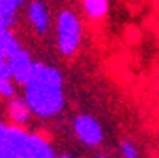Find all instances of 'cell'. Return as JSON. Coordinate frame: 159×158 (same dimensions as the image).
Segmentation results:
<instances>
[{
  "mask_svg": "<svg viewBox=\"0 0 159 158\" xmlns=\"http://www.w3.org/2000/svg\"><path fill=\"white\" fill-rule=\"evenodd\" d=\"M27 147H29V158H55L49 143L38 133H29Z\"/></svg>",
  "mask_w": 159,
  "mask_h": 158,
  "instance_id": "52a82bcc",
  "label": "cell"
},
{
  "mask_svg": "<svg viewBox=\"0 0 159 158\" xmlns=\"http://www.w3.org/2000/svg\"><path fill=\"white\" fill-rule=\"evenodd\" d=\"M119 151H121V156H123V158H138V149H136V145L131 143V141H121Z\"/></svg>",
  "mask_w": 159,
  "mask_h": 158,
  "instance_id": "30bf717a",
  "label": "cell"
},
{
  "mask_svg": "<svg viewBox=\"0 0 159 158\" xmlns=\"http://www.w3.org/2000/svg\"><path fill=\"white\" fill-rule=\"evenodd\" d=\"M82 6H84V12L87 17L98 21V19L106 17L108 8H110V0H82Z\"/></svg>",
  "mask_w": 159,
  "mask_h": 158,
  "instance_id": "9c48e42d",
  "label": "cell"
},
{
  "mask_svg": "<svg viewBox=\"0 0 159 158\" xmlns=\"http://www.w3.org/2000/svg\"><path fill=\"white\" fill-rule=\"evenodd\" d=\"M23 86H25V103L30 109V112L42 118H49L63 109L65 105L63 76L57 69L42 63H34Z\"/></svg>",
  "mask_w": 159,
  "mask_h": 158,
  "instance_id": "6da1fadb",
  "label": "cell"
},
{
  "mask_svg": "<svg viewBox=\"0 0 159 158\" xmlns=\"http://www.w3.org/2000/svg\"><path fill=\"white\" fill-rule=\"evenodd\" d=\"M82 44V23L74 12L63 10L57 17V46L63 55L70 57Z\"/></svg>",
  "mask_w": 159,
  "mask_h": 158,
  "instance_id": "7a4b0ae2",
  "label": "cell"
},
{
  "mask_svg": "<svg viewBox=\"0 0 159 158\" xmlns=\"http://www.w3.org/2000/svg\"><path fill=\"white\" fill-rule=\"evenodd\" d=\"M13 74L8 65L6 57H0V97L4 99H11L15 97V84H13Z\"/></svg>",
  "mask_w": 159,
  "mask_h": 158,
  "instance_id": "ba28073f",
  "label": "cell"
},
{
  "mask_svg": "<svg viewBox=\"0 0 159 158\" xmlns=\"http://www.w3.org/2000/svg\"><path fill=\"white\" fill-rule=\"evenodd\" d=\"M8 59V65H10V69H11V74H13V80L17 82V84H25V80L29 78V74H30V69H32V65H34V61L30 59V55L25 52V50H15L11 55H8L6 57Z\"/></svg>",
  "mask_w": 159,
  "mask_h": 158,
  "instance_id": "277c9868",
  "label": "cell"
},
{
  "mask_svg": "<svg viewBox=\"0 0 159 158\" xmlns=\"http://www.w3.org/2000/svg\"><path fill=\"white\" fill-rule=\"evenodd\" d=\"M6 130H8V124L0 120V145L4 143V137H6Z\"/></svg>",
  "mask_w": 159,
  "mask_h": 158,
  "instance_id": "8fae6325",
  "label": "cell"
},
{
  "mask_svg": "<svg viewBox=\"0 0 159 158\" xmlns=\"http://www.w3.org/2000/svg\"><path fill=\"white\" fill-rule=\"evenodd\" d=\"M27 17H29V21H30L32 29H34L38 34H46V32L49 31L51 17H49L48 6L42 2V0H32V2H29Z\"/></svg>",
  "mask_w": 159,
  "mask_h": 158,
  "instance_id": "5b68a950",
  "label": "cell"
},
{
  "mask_svg": "<svg viewBox=\"0 0 159 158\" xmlns=\"http://www.w3.org/2000/svg\"><path fill=\"white\" fill-rule=\"evenodd\" d=\"M55 158H74V156H68V154H63V156H55Z\"/></svg>",
  "mask_w": 159,
  "mask_h": 158,
  "instance_id": "7c38bea8",
  "label": "cell"
},
{
  "mask_svg": "<svg viewBox=\"0 0 159 158\" xmlns=\"http://www.w3.org/2000/svg\"><path fill=\"white\" fill-rule=\"evenodd\" d=\"M74 131L80 137V141L89 147H97L102 143V128L89 114H80L74 118Z\"/></svg>",
  "mask_w": 159,
  "mask_h": 158,
  "instance_id": "3957f363",
  "label": "cell"
},
{
  "mask_svg": "<svg viewBox=\"0 0 159 158\" xmlns=\"http://www.w3.org/2000/svg\"><path fill=\"white\" fill-rule=\"evenodd\" d=\"M6 114L13 122V126H19V128H25L30 120V109L27 107L25 99H17V97H11L8 101Z\"/></svg>",
  "mask_w": 159,
  "mask_h": 158,
  "instance_id": "8992f818",
  "label": "cell"
}]
</instances>
